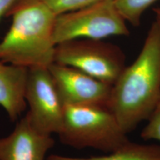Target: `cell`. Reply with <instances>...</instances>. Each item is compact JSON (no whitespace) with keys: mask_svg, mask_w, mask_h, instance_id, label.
<instances>
[{"mask_svg":"<svg viewBox=\"0 0 160 160\" xmlns=\"http://www.w3.org/2000/svg\"><path fill=\"white\" fill-rule=\"evenodd\" d=\"M160 102V28L152 23L135 61L112 86L108 108L126 133L148 119Z\"/></svg>","mask_w":160,"mask_h":160,"instance_id":"obj_1","label":"cell"},{"mask_svg":"<svg viewBox=\"0 0 160 160\" xmlns=\"http://www.w3.org/2000/svg\"><path fill=\"white\" fill-rule=\"evenodd\" d=\"M5 16L12 23L0 42V61L27 68L54 62L58 15L43 0H17Z\"/></svg>","mask_w":160,"mask_h":160,"instance_id":"obj_2","label":"cell"},{"mask_svg":"<svg viewBox=\"0 0 160 160\" xmlns=\"http://www.w3.org/2000/svg\"><path fill=\"white\" fill-rule=\"evenodd\" d=\"M58 135L65 145L108 153L130 141L113 113L100 105H65L62 127Z\"/></svg>","mask_w":160,"mask_h":160,"instance_id":"obj_3","label":"cell"},{"mask_svg":"<svg viewBox=\"0 0 160 160\" xmlns=\"http://www.w3.org/2000/svg\"><path fill=\"white\" fill-rule=\"evenodd\" d=\"M129 34L127 22L114 0H104L58 15L53 40L57 45L71 39H104Z\"/></svg>","mask_w":160,"mask_h":160,"instance_id":"obj_4","label":"cell"},{"mask_svg":"<svg viewBox=\"0 0 160 160\" xmlns=\"http://www.w3.org/2000/svg\"><path fill=\"white\" fill-rule=\"evenodd\" d=\"M119 46L103 39H76L56 45L54 62L70 66L113 86L125 65Z\"/></svg>","mask_w":160,"mask_h":160,"instance_id":"obj_5","label":"cell"},{"mask_svg":"<svg viewBox=\"0 0 160 160\" xmlns=\"http://www.w3.org/2000/svg\"><path fill=\"white\" fill-rule=\"evenodd\" d=\"M25 98L29 111L26 114L42 133H59L63 124L65 105L47 67L28 68Z\"/></svg>","mask_w":160,"mask_h":160,"instance_id":"obj_6","label":"cell"},{"mask_svg":"<svg viewBox=\"0 0 160 160\" xmlns=\"http://www.w3.org/2000/svg\"><path fill=\"white\" fill-rule=\"evenodd\" d=\"M48 68L65 105H100L108 108L112 85L70 66L53 62Z\"/></svg>","mask_w":160,"mask_h":160,"instance_id":"obj_7","label":"cell"},{"mask_svg":"<svg viewBox=\"0 0 160 160\" xmlns=\"http://www.w3.org/2000/svg\"><path fill=\"white\" fill-rule=\"evenodd\" d=\"M54 144L51 134L36 129L25 115L9 135L0 138V160H45Z\"/></svg>","mask_w":160,"mask_h":160,"instance_id":"obj_8","label":"cell"},{"mask_svg":"<svg viewBox=\"0 0 160 160\" xmlns=\"http://www.w3.org/2000/svg\"><path fill=\"white\" fill-rule=\"evenodd\" d=\"M28 68L0 61V105L12 122L27 107L25 93Z\"/></svg>","mask_w":160,"mask_h":160,"instance_id":"obj_9","label":"cell"},{"mask_svg":"<svg viewBox=\"0 0 160 160\" xmlns=\"http://www.w3.org/2000/svg\"><path fill=\"white\" fill-rule=\"evenodd\" d=\"M47 160H160V145H143L128 142L109 155L90 158H75L52 154Z\"/></svg>","mask_w":160,"mask_h":160,"instance_id":"obj_10","label":"cell"},{"mask_svg":"<svg viewBox=\"0 0 160 160\" xmlns=\"http://www.w3.org/2000/svg\"><path fill=\"white\" fill-rule=\"evenodd\" d=\"M158 0H114L116 6L124 19L134 27L141 23L145 12Z\"/></svg>","mask_w":160,"mask_h":160,"instance_id":"obj_11","label":"cell"},{"mask_svg":"<svg viewBox=\"0 0 160 160\" xmlns=\"http://www.w3.org/2000/svg\"><path fill=\"white\" fill-rule=\"evenodd\" d=\"M57 15L77 10L104 0H43Z\"/></svg>","mask_w":160,"mask_h":160,"instance_id":"obj_12","label":"cell"},{"mask_svg":"<svg viewBox=\"0 0 160 160\" xmlns=\"http://www.w3.org/2000/svg\"><path fill=\"white\" fill-rule=\"evenodd\" d=\"M148 122L141 133L145 140H157L160 142V102L148 118Z\"/></svg>","mask_w":160,"mask_h":160,"instance_id":"obj_13","label":"cell"},{"mask_svg":"<svg viewBox=\"0 0 160 160\" xmlns=\"http://www.w3.org/2000/svg\"><path fill=\"white\" fill-rule=\"evenodd\" d=\"M17 0H0V19L6 15L11 7L16 2Z\"/></svg>","mask_w":160,"mask_h":160,"instance_id":"obj_14","label":"cell"},{"mask_svg":"<svg viewBox=\"0 0 160 160\" xmlns=\"http://www.w3.org/2000/svg\"><path fill=\"white\" fill-rule=\"evenodd\" d=\"M153 11L155 14V21L157 22L160 28V7L153 8Z\"/></svg>","mask_w":160,"mask_h":160,"instance_id":"obj_15","label":"cell"}]
</instances>
